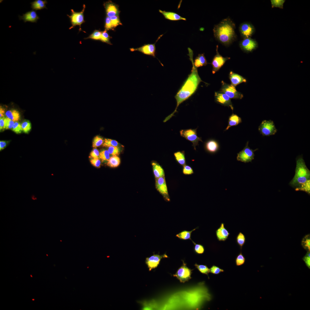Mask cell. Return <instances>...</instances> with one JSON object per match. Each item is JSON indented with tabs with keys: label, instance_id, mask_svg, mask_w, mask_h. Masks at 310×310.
<instances>
[{
	"label": "cell",
	"instance_id": "cell-14",
	"mask_svg": "<svg viewBox=\"0 0 310 310\" xmlns=\"http://www.w3.org/2000/svg\"><path fill=\"white\" fill-rule=\"evenodd\" d=\"M168 257L166 253L162 255L154 254L151 256L146 258L145 263L150 271L157 267L162 259Z\"/></svg>",
	"mask_w": 310,
	"mask_h": 310
},
{
	"label": "cell",
	"instance_id": "cell-15",
	"mask_svg": "<svg viewBox=\"0 0 310 310\" xmlns=\"http://www.w3.org/2000/svg\"><path fill=\"white\" fill-rule=\"evenodd\" d=\"M214 98L215 101L216 103L229 107L233 110L234 108L231 99L224 93L220 91L215 92Z\"/></svg>",
	"mask_w": 310,
	"mask_h": 310
},
{
	"label": "cell",
	"instance_id": "cell-56",
	"mask_svg": "<svg viewBox=\"0 0 310 310\" xmlns=\"http://www.w3.org/2000/svg\"><path fill=\"white\" fill-rule=\"evenodd\" d=\"M8 142L4 141H0V151L4 149L6 147L8 144Z\"/></svg>",
	"mask_w": 310,
	"mask_h": 310
},
{
	"label": "cell",
	"instance_id": "cell-40",
	"mask_svg": "<svg viewBox=\"0 0 310 310\" xmlns=\"http://www.w3.org/2000/svg\"><path fill=\"white\" fill-rule=\"evenodd\" d=\"M104 142L102 138L99 136H96L93 139L92 146L93 148L99 147L103 144Z\"/></svg>",
	"mask_w": 310,
	"mask_h": 310
},
{
	"label": "cell",
	"instance_id": "cell-27",
	"mask_svg": "<svg viewBox=\"0 0 310 310\" xmlns=\"http://www.w3.org/2000/svg\"><path fill=\"white\" fill-rule=\"evenodd\" d=\"M193 63L196 68L206 65L208 63L204 53L199 54L195 59Z\"/></svg>",
	"mask_w": 310,
	"mask_h": 310
},
{
	"label": "cell",
	"instance_id": "cell-46",
	"mask_svg": "<svg viewBox=\"0 0 310 310\" xmlns=\"http://www.w3.org/2000/svg\"><path fill=\"white\" fill-rule=\"evenodd\" d=\"M12 130L15 133L18 134L23 131L21 124L18 121H15L12 127Z\"/></svg>",
	"mask_w": 310,
	"mask_h": 310
},
{
	"label": "cell",
	"instance_id": "cell-54",
	"mask_svg": "<svg viewBox=\"0 0 310 310\" xmlns=\"http://www.w3.org/2000/svg\"><path fill=\"white\" fill-rule=\"evenodd\" d=\"M303 259L307 266L310 268V251H308L306 255L304 257Z\"/></svg>",
	"mask_w": 310,
	"mask_h": 310
},
{
	"label": "cell",
	"instance_id": "cell-12",
	"mask_svg": "<svg viewBox=\"0 0 310 310\" xmlns=\"http://www.w3.org/2000/svg\"><path fill=\"white\" fill-rule=\"evenodd\" d=\"M239 45L241 50L247 53L252 52L258 46L256 41L251 38L243 39L240 41Z\"/></svg>",
	"mask_w": 310,
	"mask_h": 310
},
{
	"label": "cell",
	"instance_id": "cell-19",
	"mask_svg": "<svg viewBox=\"0 0 310 310\" xmlns=\"http://www.w3.org/2000/svg\"><path fill=\"white\" fill-rule=\"evenodd\" d=\"M216 235L218 240L219 241H225L228 238L230 234L228 230L225 227L224 223H221L220 226L216 230Z\"/></svg>",
	"mask_w": 310,
	"mask_h": 310
},
{
	"label": "cell",
	"instance_id": "cell-18",
	"mask_svg": "<svg viewBox=\"0 0 310 310\" xmlns=\"http://www.w3.org/2000/svg\"><path fill=\"white\" fill-rule=\"evenodd\" d=\"M20 20H22L24 22H30L31 23H36L39 19V16L36 11L33 10L28 11L23 13L22 16H18Z\"/></svg>",
	"mask_w": 310,
	"mask_h": 310
},
{
	"label": "cell",
	"instance_id": "cell-4",
	"mask_svg": "<svg viewBox=\"0 0 310 310\" xmlns=\"http://www.w3.org/2000/svg\"><path fill=\"white\" fill-rule=\"evenodd\" d=\"M258 130L260 133L264 136L274 135L277 130L274 122L270 120L262 121L259 127Z\"/></svg>",
	"mask_w": 310,
	"mask_h": 310
},
{
	"label": "cell",
	"instance_id": "cell-43",
	"mask_svg": "<svg viewBox=\"0 0 310 310\" xmlns=\"http://www.w3.org/2000/svg\"><path fill=\"white\" fill-rule=\"evenodd\" d=\"M272 8L278 7L283 9L285 0H270Z\"/></svg>",
	"mask_w": 310,
	"mask_h": 310
},
{
	"label": "cell",
	"instance_id": "cell-51",
	"mask_svg": "<svg viewBox=\"0 0 310 310\" xmlns=\"http://www.w3.org/2000/svg\"><path fill=\"white\" fill-rule=\"evenodd\" d=\"M183 173L185 175H190L193 174V171L191 167L185 165L183 166Z\"/></svg>",
	"mask_w": 310,
	"mask_h": 310
},
{
	"label": "cell",
	"instance_id": "cell-47",
	"mask_svg": "<svg viewBox=\"0 0 310 310\" xmlns=\"http://www.w3.org/2000/svg\"><path fill=\"white\" fill-rule=\"evenodd\" d=\"M112 25L114 28L119 25H121L119 16H115L110 18Z\"/></svg>",
	"mask_w": 310,
	"mask_h": 310
},
{
	"label": "cell",
	"instance_id": "cell-37",
	"mask_svg": "<svg viewBox=\"0 0 310 310\" xmlns=\"http://www.w3.org/2000/svg\"><path fill=\"white\" fill-rule=\"evenodd\" d=\"M245 261V258L241 251L235 258V264L238 266H241L244 264Z\"/></svg>",
	"mask_w": 310,
	"mask_h": 310
},
{
	"label": "cell",
	"instance_id": "cell-29",
	"mask_svg": "<svg viewBox=\"0 0 310 310\" xmlns=\"http://www.w3.org/2000/svg\"><path fill=\"white\" fill-rule=\"evenodd\" d=\"M175 160L180 165L183 166L186 165V160L184 151H178L174 154Z\"/></svg>",
	"mask_w": 310,
	"mask_h": 310
},
{
	"label": "cell",
	"instance_id": "cell-39",
	"mask_svg": "<svg viewBox=\"0 0 310 310\" xmlns=\"http://www.w3.org/2000/svg\"><path fill=\"white\" fill-rule=\"evenodd\" d=\"M119 145L118 142L116 140L109 139L106 138L104 140L103 146L104 147L117 146Z\"/></svg>",
	"mask_w": 310,
	"mask_h": 310
},
{
	"label": "cell",
	"instance_id": "cell-8",
	"mask_svg": "<svg viewBox=\"0 0 310 310\" xmlns=\"http://www.w3.org/2000/svg\"><path fill=\"white\" fill-rule=\"evenodd\" d=\"M183 261L182 266L178 269L173 276L176 277L181 282L184 283L191 278L192 270L187 267Z\"/></svg>",
	"mask_w": 310,
	"mask_h": 310
},
{
	"label": "cell",
	"instance_id": "cell-1",
	"mask_svg": "<svg viewBox=\"0 0 310 310\" xmlns=\"http://www.w3.org/2000/svg\"><path fill=\"white\" fill-rule=\"evenodd\" d=\"M192 56V55H190L193 65L191 73L175 96L177 102L175 109L173 112L165 118L163 121L164 122H166L174 116V114L177 112L180 104L195 93L199 83L203 81L198 74L197 68L193 65Z\"/></svg>",
	"mask_w": 310,
	"mask_h": 310
},
{
	"label": "cell",
	"instance_id": "cell-49",
	"mask_svg": "<svg viewBox=\"0 0 310 310\" xmlns=\"http://www.w3.org/2000/svg\"><path fill=\"white\" fill-rule=\"evenodd\" d=\"M104 27L105 30L107 31L110 30H114L113 28L111 22L110 18L106 16L105 20Z\"/></svg>",
	"mask_w": 310,
	"mask_h": 310
},
{
	"label": "cell",
	"instance_id": "cell-30",
	"mask_svg": "<svg viewBox=\"0 0 310 310\" xmlns=\"http://www.w3.org/2000/svg\"><path fill=\"white\" fill-rule=\"evenodd\" d=\"M198 227H197L190 231L185 230H184L177 234L176 236L181 240H187L189 239L192 241H193L191 238V234L193 231L198 228Z\"/></svg>",
	"mask_w": 310,
	"mask_h": 310
},
{
	"label": "cell",
	"instance_id": "cell-25",
	"mask_svg": "<svg viewBox=\"0 0 310 310\" xmlns=\"http://www.w3.org/2000/svg\"><path fill=\"white\" fill-rule=\"evenodd\" d=\"M31 7L33 10L36 11L40 10L46 8L47 9L46 7L47 1L46 0H35L30 3Z\"/></svg>",
	"mask_w": 310,
	"mask_h": 310
},
{
	"label": "cell",
	"instance_id": "cell-21",
	"mask_svg": "<svg viewBox=\"0 0 310 310\" xmlns=\"http://www.w3.org/2000/svg\"><path fill=\"white\" fill-rule=\"evenodd\" d=\"M204 148L207 152L211 154H214L218 151L219 146L216 141L214 140H210L205 142Z\"/></svg>",
	"mask_w": 310,
	"mask_h": 310
},
{
	"label": "cell",
	"instance_id": "cell-5",
	"mask_svg": "<svg viewBox=\"0 0 310 310\" xmlns=\"http://www.w3.org/2000/svg\"><path fill=\"white\" fill-rule=\"evenodd\" d=\"M85 8L86 6L84 4L83 5V9L80 12H77L74 11L73 9H71V15H67V16L70 20L71 24V26L69 28V29L73 28L77 25H78L80 27L79 30L80 31L82 30L81 28V25L85 22L84 13Z\"/></svg>",
	"mask_w": 310,
	"mask_h": 310
},
{
	"label": "cell",
	"instance_id": "cell-31",
	"mask_svg": "<svg viewBox=\"0 0 310 310\" xmlns=\"http://www.w3.org/2000/svg\"><path fill=\"white\" fill-rule=\"evenodd\" d=\"M121 160L120 158L117 156H113L110 157L108 160L107 165L111 167H116L120 164Z\"/></svg>",
	"mask_w": 310,
	"mask_h": 310
},
{
	"label": "cell",
	"instance_id": "cell-45",
	"mask_svg": "<svg viewBox=\"0 0 310 310\" xmlns=\"http://www.w3.org/2000/svg\"><path fill=\"white\" fill-rule=\"evenodd\" d=\"M108 150L109 154L113 156H117L120 152V149L117 146L109 147Z\"/></svg>",
	"mask_w": 310,
	"mask_h": 310
},
{
	"label": "cell",
	"instance_id": "cell-28",
	"mask_svg": "<svg viewBox=\"0 0 310 310\" xmlns=\"http://www.w3.org/2000/svg\"><path fill=\"white\" fill-rule=\"evenodd\" d=\"M5 115L6 117L14 122L18 121L20 117L19 112L15 109L7 111Z\"/></svg>",
	"mask_w": 310,
	"mask_h": 310
},
{
	"label": "cell",
	"instance_id": "cell-23",
	"mask_svg": "<svg viewBox=\"0 0 310 310\" xmlns=\"http://www.w3.org/2000/svg\"><path fill=\"white\" fill-rule=\"evenodd\" d=\"M309 179L310 177H294L290 183L289 184L292 187L297 188Z\"/></svg>",
	"mask_w": 310,
	"mask_h": 310
},
{
	"label": "cell",
	"instance_id": "cell-16",
	"mask_svg": "<svg viewBox=\"0 0 310 310\" xmlns=\"http://www.w3.org/2000/svg\"><path fill=\"white\" fill-rule=\"evenodd\" d=\"M130 49L131 52L138 51L145 55H150L154 57H156L155 43L144 44L140 47L136 48H131Z\"/></svg>",
	"mask_w": 310,
	"mask_h": 310
},
{
	"label": "cell",
	"instance_id": "cell-55",
	"mask_svg": "<svg viewBox=\"0 0 310 310\" xmlns=\"http://www.w3.org/2000/svg\"><path fill=\"white\" fill-rule=\"evenodd\" d=\"M5 117H4L0 119V130L1 131L5 129Z\"/></svg>",
	"mask_w": 310,
	"mask_h": 310
},
{
	"label": "cell",
	"instance_id": "cell-20",
	"mask_svg": "<svg viewBox=\"0 0 310 310\" xmlns=\"http://www.w3.org/2000/svg\"><path fill=\"white\" fill-rule=\"evenodd\" d=\"M229 78L231 84L235 87L241 83H245L247 81L246 79L243 77L232 71L229 73Z\"/></svg>",
	"mask_w": 310,
	"mask_h": 310
},
{
	"label": "cell",
	"instance_id": "cell-44",
	"mask_svg": "<svg viewBox=\"0 0 310 310\" xmlns=\"http://www.w3.org/2000/svg\"><path fill=\"white\" fill-rule=\"evenodd\" d=\"M110 154L108 150H103L99 152V158L102 161H108L110 158Z\"/></svg>",
	"mask_w": 310,
	"mask_h": 310
},
{
	"label": "cell",
	"instance_id": "cell-35",
	"mask_svg": "<svg viewBox=\"0 0 310 310\" xmlns=\"http://www.w3.org/2000/svg\"><path fill=\"white\" fill-rule=\"evenodd\" d=\"M310 179L308 180L306 183L302 184L299 187L296 188L295 190L305 191L309 194L310 193Z\"/></svg>",
	"mask_w": 310,
	"mask_h": 310
},
{
	"label": "cell",
	"instance_id": "cell-10",
	"mask_svg": "<svg viewBox=\"0 0 310 310\" xmlns=\"http://www.w3.org/2000/svg\"><path fill=\"white\" fill-rule=\"evenodd\" d=\"M296 164L295 174L294 177H310V171L307 167L302 156H299L297 158Z\"/></svg>",
	"mask_w": 310,
	"mask_h": 310
},
{
	"label": "cell",
	"instance_id": "cell-34",
	"mask_svg": "<svg viewBox=\"0 0 310 310\" xmlns=\"http://www.w3.org/2000/svg\"><path fill=\"white\" fill-rule=\"evenodd\" d=\"M194 266L201 273L207 275L209 278L208 274L210 272V269L206 265L195 264Z\"/></svg>",
	"mask_w": 310,
	"mask_h": 310
},
{
	"label": "cell",
	"instance_id": "cell-17",
	"mask_svg": "<svg viewBox=\"0 0 310 310\" xmlns=\"http://www.w3.org/2000/svg\"><path fill=\"white\" fill-rule=\"evenodd\" d=\"M104 6L107 17L111 18L115 16H119V11L118 6L111 1H108L105 2Z\"/></svg>",
	"mask_w": 310,
	"mask_h": 310
},
{
	"label": "cell",
	"instance_id": "cell-38",
	"mask_svg": "<svg viewBox=\"0 0 310 310\" xmlns=\"http://www.w3.org/2000/svg\"><path fill=\"white\" fill-rule=\"evenodd\" d=\"M310 235H306L303 239L302 241V245L304 249L310 251Z\"/></svg>",
	"mask_w": 310,
	"mask_h": 310
},
{
	"label": "cell",
	"instance_id": "cell-7",
	"mask_svg": "<svg viewBox=\"0 0 310 310\" xmlns=\"http://www.w3.org/2000/svg\"><path fill=\"white\" fill-rule=\"evenodd\" d=\"M221 84L220 91L225 94L230 99H241L243 97V95L237 91L235 86L223 81L221 82Z\"/></svg>",
	"mask_w": 310,
	"mask_h": 310
},
{
	"label": "cell",
	"instance_id": "cell-53",
	"mask_svg": "<svg viewBox=\"0 0 310 310\" xmlns=\"http://www.w3.org/2000/svg\"><path fill=\"white\" fill-rule=\"evenodd\" d=\"M99 152L98 150L96 148L93 149L90 154V156L92 158H99Z\"/></svg>",
	"mask_w": 310,
	"mask_h": 310
},
{
	"label": "cell",
	"instance_id": "cell-11",
	"mask_svg": "<svg viewBox=\"0 0 310 310\" xmlns=\"http://www.w3.org/2000/svg\"><path fill=\"white\" fill-rule=\"evenodd\" d=\"M156 187L157 190L163 196L165 201L167 202L170 201L165 176L156 179Z\"/></svg>",
	"mask_w": 310,
	"mask_h": 310
},
{
	"label": "cell",
	"instance_id": "cell-3",
	"mask_svg": "<svg viewBox=\"0 0 310 310\" xmlns=\"http://www.w3.org/2000/svg\"><path fill=\"white\" fill-rule=\"evenodd\" d=\"M181 136L191 142L194 149L198 145L199 141L202 142V138L197 135V129H182L180 131Z\"/></svg>",
	"mask_w": 310,
	"mask_h": 310
},
{
	"label": "cell",
	"instance_id": "cell-6",
	"mask_svg": "<svg viewBox=\"0 0 310 310\" xmlns=\"http://www.w3.org/2000/svg\"><path fill=\"white\" fill-rule=\"evenodd\" d=\"M248 143L247 142L244 148L237 154V159L238 161L247 163L251 162L254 159V152L258 149H251L248 146Z\"/></svg>",
	"mask_w": 310,
	"mask_h": 310
},
{
	"label": "cell",
	"instance_id": "cell-26",
	"mask_svg": "<svg viewBox=\"0 0 310 310\" xmlns=\"http://www.w3.org/2000/svg\"><path fill=\"white\" fill-rule=\"evenodd\" d=\"M241 122L242 120L241 118L237 115L232 113L229 118L228 124L225 131L228 130L232 126L237 125Z\"/></svg>",
	"mask_w": 310,
	"mask_h": 310
},
{
	"label": "cell",
	"instance_id": "cell-33",
	"mask_svg": "<svg viewBox=\"0 0 310 310\" xmlns=\"http://www.w3.org/2000/svg\"><path fill=\"white\" fill-rule=\"evenodd\" d=\"M102 34V31L95 30L88 37L84 38L85 39H91L95 40H100Z\"/></svg>",
	"mask_w": 310,
	"mask_h": 310
},
{
	"label": "cell",
	"instance_id": "cell-24",
	"mask_svg": "<svg viewBox=\"0 0 310 310\" xmlns=\"http://www.w3.org/2000/svg\"><path fill=\"white\" fill-rule=\"evenodd\" d=\"M153 173L156 179L164 176L163 169L158 163L153 162L152 163Z\"/></svg>",
	"mask_w": 310,
	"mask_h": 310
},
{
	"label": "cell",
	"instance_id": "cell-9",
	"mask_svg": "<svg viewBox=\"0 0 310 310\" xmlns=\"http://www.w3.org/2000/svg\"><path fill=\"white\" fill-rule=\"evenodd\" d=\"M218 45L216 46V54L214 56L211 62L212 67V73L214 74L223 66L226 62L230 59L229 57H224L218 51Z\"/></svg>",
	"mask_w": 310,
	"mask_h": 310
},
{
	"label": "cell",
	"instance_id": "cell-13",
	"mask_svg": "<svg viewBox=\"0 0 310 310\" xmlns=\"http://www.w3.org/2000/svg\"><path fill=\"white\" fill-rule=\"evenodd\" d=\"M239 32L241 37L243 38H250L255 32L254 26L248 22H244L240 25Z\"/></svg>",
	"mask_w": 310,
	"mask_h": 310
},
{
	"label": "cell",
	"instance_id": "cell-48",
	"mask_svg": "<svg viewBox=\"0 0 310 310\" xmlns=\"http://www.w3.org/2000/svg\"><path fill=\"white\" fill-rule=\"evenodd\" d=\"M224 271L223 269L214 265L212 266L210 269V272L214 274L218 275Z\"/></svg>",
	"mask_w": 310,
	"mask_h": 310
},
{
	"label": "cell",
	"instance_id": "cell-50",
	"mask_svg": "<svg viewBox=\"0 0 310 310\" xmlns=\"http://www.w3.org/2000/svg\"><path fill=\"white\" fill-rule=\"evenodd\" d=\"M14 122V121H12L7 117H5V129H12Z\"/></svg>",
	"mask_w": 310,
	"mask_h": 310
},
{
	"label": "cell",
	"instance_id": "cell-52",
	"mask_svg": "<svg viewBox=\"0 0 310 310\" xmlns=\"http://www.w3.org/2000/svg\"><path fill=\"white\" fill-rule=\"evenodd\" d=\"M91 164L94 166L96 167H100L101 162L99 158H92L90 160Z\"/></svg>",
	"mask_w": 310,
	"mask_h": 310
},
{
	"label": "cell",
	"instance_id": "cell-42",
	"mask_svg": "<svg viewBox=\"0 0 310 310\" xmlns=\"http://www.w3.org/2000/svg\"><path fill=\"white\" fill-rule=\"evenodd\" d=\"M21 125L23 131L25 133H28L31 129V124L28 120H25L23 121Z\"/></svg>",
	"mask_w": 310,
	"mask_h": 310
},
{
	"label": "cell",
	"instance_id": "cell-32",
	"mask_svg": "<svg viewBox=\"0 0 310 310\" xmlns=\"http://www.w3.org/2000/svg\"><path fill=\"white\" fill-rule=\"evenodd\" d=\"M236 240L237 244L241 250L245 242L246 238L245 235L242 232H239L236 237Z\"/></svg>",
	"mask_w": 310,
	"mask_h": 310
},
{
	"label": "cell",
	"instance_id": "cell-22",
	"mask_svg": "<svg viewBox=\"0 0 310 310\" xmlns=\"http://www.w3.org/2000/svg\"><path fill=\"white\" fill-rule=\"evenodd\" d=\"M159 12L161 13L166 19L171 21L184 20L186 21V19L183 18L177 13L171 11H166L159 10Z\"/></svg>",
	"mask_w": 310,
	"mask_h": 310
},
{
	"label": "cell",
	"instance_id": "cell-2",
	"mask_svg": "<svg viewBox=\"0 0 310 310\" xmlns=\"http://www.w3.org/2000/svg\"><path fill=\"white\" fill-rule=\"evenodd\" d=\"M235 23L229 17L222 20L215 25L213 29L214 36L219 42L228 46L237 38Z\"/></svg>",
	"mask_w": 310,
	"mask_h": 310
},
{
	"label": "cell",
	"instance_id": "cell-57",
	"mask_svg": "<svg viewBox=\"0 0 310 310\" xmlns=\"http://www.w3.org/2000/svg\"><path fill=\"white\" fill-rule=\"evenodd\" d=\"M5 112V109L1 106L0 107V118L4 117Z\"/></svg>",
	"mask_w": 310,
	"mask_h": 310
},
{
	"label": "cell",
	"instance_id": "cell-36",
	"mask_svg": "<svg viewBox=\"0 0 310 310\" xmlns=\"http://www.w3.org/2000/svg\"><path fill=\"white\" fill-rule=\"evenodd\" d=\"M111 38V37L109 36L106 30L105 29L104 31H102L101 41L109 44H112L110 41V39Z\"/></svg>",
	"mask_w": 310,
	"mask_h": 310
},
{
	"label": "cell",
	"instance_id": "cell-41",
	"mask_svg": "<svg viewBox=\"0 0 310 310\" xmlns=\"http://www.w3.org/2000/svg\"><path fill=\"white\" fill-rule=\"evenodd\" d=\"M192 242L194 245V250L195 253L198 254L203 253L205 251L204 246L201 244H196L193 241Z\"/></svg>",
	"mask_w": 310,
	"mask_h": 310
}]
</instances>
